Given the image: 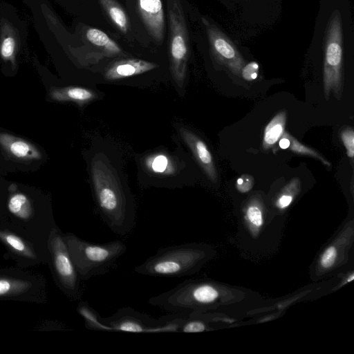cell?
I'll return each instance as SVG.
<instances>
[{
  "instance_id": "30bf717a",
  "label": "cell",
  "mask_w": 354,
  "mask_h": 354,
  "mask_svg": "<svg viewBox=\"0 0 354 354\" xmlns=\"http://www.w3.org/2000/svg\"><path fill=\"white\" fill-rule=\"evenodd\" d=\"M0 242L17 267L28 269L48 264L47 260L36 246L14 230L6 221H0Z\"/></svg>"
},
{
  "instance_id": "3957f363",
  "label": "cell",
  "mask_w": 354,
  "mask_h": 354,
  "mask_svg": "<svg viewBox=\"0 0 354 354\" xmlns=\"http://www.w3.org/2000/svg\"><path fill=\"white\" fill-rule=\"evenodd\" d=\"M63 237L81 281L108 272L127 251L120 240L93 243L71 232H63Z\"/></svg>"
},
{
  "instance_id": "f1b7e54d",
  "label": "cell",
  "mask_w": 354,
  "mask_h": 354,
  "mask_svg": "<svg viewBox=\"0 0 354 354\" xmlns=\"http://www.w3.org/2000/svg\"><path fill=\"white\" fill-rule=\"evenodd\" d=\"M279 147L282 149H287L288 148L290 142L289 140L284 136H282L281 138L279 139Z\"/></svg>"
},
{
  "instance_id": "d4e9b609",
  "label": "cell",
  "mask_w": 354,
  "mask_h": 354,
  "mask_svg": "<svg viewBox=\"0 0 354 354\" xmlns=\"http://www.w3.org/2000/svg\"><path fill=\"white\" fill-rule=\"evenodd\" d=\"M337 258V250L336 247L330 245L322 252L319 259V265L323 269H330L335 263Z\"/></svg>"
},
{
  "instance_id": "ac0fdd59",
  "label": "cell",
  "mask_w": 354,
  "mask_h": 354,
  "mask_svg": "<svg viewBox=\"0 0 354 354\" xmlns=\"http://www.w3.org/2000/svg\"><path fill=\"white\" fill-rule=\"evenodd\" d=\"M85 37L91 44L96 47L97 50H100L106 56H115L122 53V49L118 44L99 29L87 28Z\"/></svg>"
},
{
  "instance_id": "d6986e66",
  "label": "cell",
  "mask_w": 354,
  "mask_h": 354,
  "mask_svg": "<svg viewBox=\"0 0 354 354\" xmlns=\"http://www.w3.org/2000/svg\"><path fill=\"white\" fill-rule=\"evenodd\" d=\"M286 111H281L275 115L264 129L263 137V148L268 150L279 140L284 133L286 122Z\"/></svg>"
},
{
  "instance_id": "5bb4252c",
  "label": "cell",
  "mask_w": 354,
  "mask_h": 354,
  "mask_svg": "<svg viewBox=\"0 0 354 354\" xmlns=\"http://www.w3.org/2000/svg\"><path fill=\"white\" fill-rule=\"evenodd\" d=\"M0 147L8 157L20 162H32L42 156L35 145L7 133H0Z\"/></svg>"
},
{
  "instance_id": "e0dca14e",
  "label": "cell",
  "mask_w": 354,
  "mask_h": 354,
  "mask_svg": "<svg viewBox=\"0 0 354 354\" xmlns=\"http://www.w3.org/2000/svg\"><path fill=\"white\" fill-rule=\"evenodd\" d=\"M19 39L15 26L7 19L0 21V57L13 66L17 64Z\"/></svg>"
},
{
  "instance_id": "52a82bcc",
  "label": "cell",
  "mask_w": 354,
  "mask_h": 354,
  "mask_svg": "<svg viewBox=\"0 0 354 354\" xmlns=\"http://www.w3.org/2000/svg\"><path fill=\"white\" fill-rule=\"evenodd\" d=\"M0 300L44 304L47 301L45 276L26 268H0Z\"/></svg>"
},
{
  "instance_id": "603a6c76",
  "label": "cell",
  "mask_w": 354,
  "mask_h": 354,
  "mask_svg": "<svg viewBox=\"0 0 354 354\" xmlns=\"http://www.w3.org/2000/svg\"><path fill=\"white\" fill-rule=\"evenodd\" d=\"M283 136H286L290 142L288 149L298 154L308 156L316 158L320 160L324 165L326 166H330V163L326 160L321 154H319L317 151L313 149L310 147H308L306 145H304L301 142H299L297 139L293 138L289 133L284 132Z\"/></svg>"
},
{
  "instance_id": "6da1fadb",
  "label": "cell",
  "mask_w": 354,
  "mask_h": 354,
  "mask_svg": "<svg viewBox=\"0 0 354 354\" xmlns=\"http://www.w3.org/2000/svg\"><path fill=\"white\" fill-rule=\"evenodd\" d=\"M120 158L111 147L97 142L88 150V167L99 214L113 233L124 236L135 227L136 207Z\"/></svg>"
},
{
  "instance_id": "4fadbf2b",
  "label": "cell",
  "mask_w": 354,
  "mask_h": 354,
  "mask_svg": "<svg viewBox=\"0 0 354 354\" xmlns=\"http://www.w3.org/2000/svg\"><path fill=\"white\" fill-rule=\"evenodd\" d=\"M158 66L143 59L129 58L120 59L110 64L104 71L103 80L107 82L129 80L149 72Z\"/></svg>"
},
{
  "instance_id": "2e32d148",
  "label": "cell",
  "mask_w": 354,
  "mask_h": 354,
  "mask_svg": "<svg viewBox=\"0 0 354 354\" xmlns=\"http://www.w3.org/2000/svg\"><path fill=\"white\" fill-rule=\"evenodd\" d=\"M49 94L54 101L73 102L81 106L103 97L100 91L83 86L54 87L50 90Z\"/></svg>"
},
{
  "instance_id": "8fae6325",
  "label": "cell",
  "mask_w": 354,
  "mask_h": 354,
  "mask_svg": "<svg viewBox=\"0 0 354 354\" xmlns=\"http://www.w3.org/2000/svg\"><path fill=\"white\" fill-rule=\"evenodd\" d=\"M209 45L216 59L236 75L241 74L244 60L232 41L216 26L203 18Z\"/></svg>"
},
{
  "instance_id": "ba28073f",
  "label": "cell",
  "mask_w": 354,
  "mask_h": 354,
  "mask_svg": "<svg viewBox=\"0 0 354 354\" xmlns=\"http://www.w3.org/2000/svg\"><path fill=\"white\" fill-rule=\"evenodd\" d=\"M47 245L48 265L55 283L68 299L73 301L80 299L81 280L72 261L63 232L58 226L50 233Z\"/></svg>"
},
{
  "instance_id": "7402d4cb",
  "label": "cell",
  "mask_w": 354,
  "mask_h": 354,
  "mask_svg": "<svg viewBox=\"0 0 354 354\" xmlns=\"http://www.w3.org/2000/svg\"><path fill=\"white\" fill-rule=\"evenodd\" d=\"M301 190V180L299 178L291 179L283 188L275 201V206L280 210L287 209L293 202Z\"/></svg>"
},
{
  "instance_id": "44dd1931",
  "label": "cell",
  "mask_w": 354,
  "mask_h": 354,
  "mask_svg": "<svg viewBox=\"0 0 354 354\" xmlns=\"http://www.w3.org/2000/svg\"><path fill=\"white\" fill-rule=\"evenodd\" d=\"M245 219L250 228L259 232L265 223V212L261 201L257 198H252L245 208Z\"/></svg>"
},
{
  "instance_id": "8992f818",
  "label": "cell",
  "mask_w": 354,
  "mask_h": 354,
  "mask_svg": "<svg viewBox=\"0 0 354 354\" xmlns=\"http://www.w3.org/2000/svg\"><path fill=\"white\" fill-rule=\"evenodd\" d=\"M167 3L169 26L168 53L170 73L176 91L183 97L189 55L187 24L180 0H167Z\"/></svg>"
},
{
  "instance_id": "9c48e42d",
  "label": "cell",
  "mask_w": 354,
  "mask_h": 354,
  "mask_svg": "<svg viewBox=\"0 0 354 354\" xmlns=\"http://www.w3.org/2000/svg\"><path fill=\"white\" fill-rule=\"evenodd\" d=\"M182 314L154 319L131 308L119 309L107 317H102L104 330H120L131 333H159L179 331L183 321Z\"/></svg>"
},
{
  "instance_id": "83f0119b",
  "label": "cell",
  "mask_w": 354,
  "mask_h": 354,
  "mask_svg": "<svg viewBox=\"0 0 354 354\" xmlns=\"http://www.w3.org/2000/svg\"><path fill=\"white\" fill-rule=\"evenodd\" d=\"M254 185V179L249 174H243L240 176L236 183V187L239 192L245 193L249 192Z\"/></svg>"
},
{
  "instance_id": "277c9868",
  "label": "cell",
  "mask_w": 354,
  "mask_h": 354,
  "mask_svg": "<svg viewBox=\"0 0 354 354\" xmlns=\"http://www.w3.org/2000/svg\"><path fill=\"white\" fill-rule=\"evenodd\" d=\"M181 147L169 151L160 147L136 158L138 178L144 187H181L185 185L187 162Z\"/></svg>"
},
{
  "instance_id": "ffe728a7",
  "label": "cell",
  "mask_w": 354,
  "mask_h": 354,
  "mask_svg": "<svg viewBox=\"0 0 354 354\" xmlns=\"http://www.w3.org/2000/svg\"><path fill=\"white\" fill-rule=\"evenodd\" d=\"M99 1L114 26L122 32H127L129 29V21L122 6L115 0H99Z\"/></svg>"
},
{
  "instance_id": "7c38bea8",
  "label": "cell",
  "mask_w": 354,
  "mask_h": 354,
  "mask_svg": "<svg viewBox=\"0 0 354 354\" xmlns=\"http://www.w3.org/2000/svg\"><path fill=\"white\" fill-rule=\"evenodd\" d=\"M174 127L180 139L189 148L207 177L212 182L216 183L217 170L212 153L205 142L195 132L182 124L176 123Z\"/></svg>"
},
{
  "instance_id": "cb8c5ba5",
  "label": "cell",
  "mask_w": 354,
  "mask_h": 354,
  "mask_svg": "<svg viewBox=\"0 0 354 354\" xmlns=\"http://www.w3.org/2000/svg\"><path fill=\"white\" fill-rule=\"evenodd\" d=\"M207 330V325L197 317L184 319L179 328L183 333H201Z\"/></svg>"
},
{
  "instance_id": "7a4b0ae2",
  "label": "cell",
  "mask_w": 354,
  "mask_h": 354,
  "mask_svg": "<svg viewBox=\"0 0 354 354\" xmlns=\"http://www.w3.org/2000/svg\"><path fill=\"white\" fill-rule=\"evenodd\" d=\"M209 257V249L204 244L174 245L160 248L134 271L150 277H183L197 272Z\"/></svg>"
},
{
  "instance_id": "484cf974",
  "label": "cell",
  "mask_w": 354,
  "mask_h": 354,
  "mask_svg": "<svg viewBox=\"0 0 354 354\" xmlns=\"http://www.w3.org/2000/svg\"><path fill=\"white\" fill-rule=\"evenodd\" d=\"M341 139L346 148V154L350 158L354 156V131L352 127H348L341 131Z\"/></svg>"
},
{
  "instance_id": "4316f807",
  "label": "cell",
  "mask_w": 354,
  "mask_h": 354,
  "mask_svg": "<svg viewBox=\"0 0 354 354\" xmlns=\"http://www.w3.org/2000/svg\"><path fill=\"white\" fill-rule=\"evenodd\" d=\"M259 73V64L256 62H251L243 66L241 68V74L243 78L247 81H253Z\"/></svg>"
},
{
  "instance_id": "5b68a950",
  "label": "cell",
  "mask_w": 354,
  "mask_h": 354,
  "mask_svg": "<svg viewBox=\"0 0 354 354\" xmlns=\"http://www.w3.org/2000/svg\"><path fill=\"white\" fill-rule=\"evenodd\" d=\"M345 28L342 12L337 8L328 17L322 37L324 88L326 98L332 91L339 98L342 92Z\"/></svg>"
},
{
  "instance_id": "9a60e30c",
  "label": "cell",
  "mask_w": 354,
  "mask_h": 354,
  "mask_svg": "<svg viewBox=\"0 0 354 354\" xmlns=\"http://www.w3.org/2000/svg\"><path fill=\"white\" fill-rule=\"evenodd\" d=\"M142 19L150 35L157 42L164 38V10L161 0H138Z\"/></svg>"
}]
</instances>
